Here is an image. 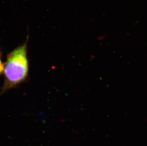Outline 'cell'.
I'll return each instance as SVG.
<instances>
[{"mask_svg":"<svg viewBox=\"0 0 147 146\" xmlns=\"http://www.w3.org/2000/svg\"><path fill=\"white\" fill-rule=\"evenodd\" d=\"M29 73L27 40L9 53L4 63V82L0 96L25 81Z\"/></svg>","mask_w":147,"mask_h":146,"instance_id":"6da1fadb","label":"cell"},{"mask_svg":"<svg viewBox=\"0 0 147 146\" xmlns=\"http://www.w3.org/2000/svg\"><path fill=\"white\" fill-rule=\"evenodd\" d=\"M1 52L0 50V75L3 72V70H4V63H3L1 60Z\"/></svg>","mask_w":147,"mask_h":146,"instance_id":"7a4b0ae2","label":"cell"}]
</instances>
